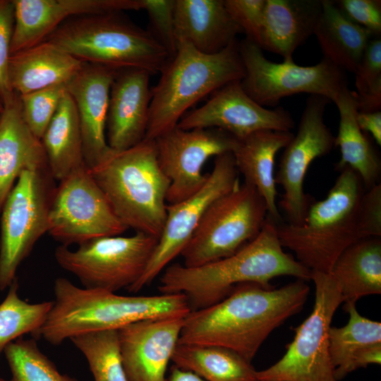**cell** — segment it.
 <instances>
[{"mask_svg":"<svg viewBox=\"0 0 381 381\" xmlns=\"http://www.w3.org/2000/svg\"><path fill=\"white\" fill-rule=\"evenodd\" d=\"M309 289L298 279L277 289L239 284L218 303L191 310L179 343L224 347L251 362L271 332L301 310Z\"/></svg>","mask_w":381,"mask_h":381,"instance_id":"1","label":"cell"},{"mask_svg":"<svg viewBox=\"0 0 381 381\" xmlns=\"http://www.w3.org/2000/svg\"><path fill=\"white\" fill-rule=\"evenodd\" d=\"M277 224L267 216L260 234L234 254L195 267L174 264L166 267L158 286L163 294H181L190 311L214 305L241 284L272 287L270 281L279 276L310 279L311 272L280 243Z\"/></svg>","mask_w":381,"mask_h":381,"instance_id":"2","label":"cell"},{"mask_svg":"<svg viewBox=\"0 0 381 381\" xmlns=\"http://www.w3.org/2000/svg\"><path fill=\"white\" fill-rule=\"evenodd\" d=\"M55 300L34 336L56 346L90 332L119 329L146 319L186 317L190 308L181 294L122 296L102 289L74 285L68 279L54 281Z\"/></svg>","mask_w":381,"mask_h":381,"instance_id":"3","label":"cell"},{"mask_svg":"<svg viewBox=\"0 0 381 381\" xmlns=\"http://www.w3.org/2000/svg\"><path fill=\"white\" fill-rule=\"evenodd\" d=\"M89 170L128 229L159 239L170 181L160 168L154 140L145 138L121 151L111 149Z\"/></svg>","mask_w":381,"mask_h":381,"instance_id":"4","label":"cell"},{"mask_svg":"<svg viewBox=\"0 0 381 381\" xmlns=\"http://www.w3.org/2000/svg\"><path fill=\"white\" fill-rule=\"evenodd\" d=\"M237 39L219 53L205 54L184 40L152 89L145 139L155 140L176 127L194 104L245 75Z\"/></svg>","mask_w":381,"mask_h":381,"instance_id":"5","label":"cell"},{"mask_svg":"<svg viewBox=\"0 0 381 381\" xmlns=\"http://www.w3.org/2000/svg\"><path fill=\"white\" fill-rule=\"evenodd\" d=\"M340 171L327 197L311 202L300 224L277 225L282 246L293 251L296 260L310 272L329 274L340 254L362 239L358 208L363 184L350 167Z\"/></svg>","mask_w":381,"mask_h":381,"instance_id":"6","label":"cell"},{"mask_svg":"<svg viewBox=\"0 0 381 381\" xmlns=\"http://www.w3.org/2000/svg\"><path fill=\"white\" fill-rule=\"evenodd\" d=\"M46 40L83 63L115 71L138 68L152 75L160 73L170 59L148 31L121 12L72 17Z\"/></svg>","mask_w":381,"mask_h":381,"instance_id":"7","label":"cell"},{"mask_svg":"<svg viewBox=\"0 0 381 381\" xmlns=\"http://www.w3.org/2000/svg\"><path fill=\"white\" fill-rule=\"evenodd\" d=\"M267 216L257 190L240 183L207 209L181 253L183 265L199 267L234 254L260 234Z\"/></svg>","mask_w":381,"mask_h":381,"instance_id":"8","label":"cell"},{"mask_svg":"<svg viewBox=\"0 0 381 381\" xmlns=\"http://www.w3.org/2000/svg\"><path fill=\"white\" fill-rule=\"evenodd\" d=\"M48 166L23 170L1 212L0 290L16 279L21 262L48 231L56 186Z\"/></svg>","mask_w":381,"mask_h":381,"instance_id":"9","label":"cell"},{"mask_svg":"<svg viewBox=\"0 0 381 381\" xmlns=\"http://www.w3.org/2000/svg\"><path fill=\"white\" fill-rule=\"evenodd\" d=\"M310 279L315 289L311 313L294 328L283 357L257 371L258 381H338L329 353V331L343 297L330 274L312 271Z\"/></svg>","mask_w":381,"mask_h":381,"instance_id":"10","label":"cell"},{"mask_svg":"<svg viewBox=\"0 0 381 381\" xmlns=\"http://www.w3.org/2000/svg\"><path fill=\"white\" fill-rule=\"evenodd\" d=\"M157 241L140 232L131 236H104L85 241L75 250L61 245L54 257L83 288L116 292L128 289L140 278Z\"/></svg>","mask_w":381,"mask_h":381,"instance_id":"11","label":"cell"},{"mask_svg":"<svg viewBox=\"0 0 381 381\" xmlns=\"http://www.w3.org/2000/svg\"><path fill=\"white\" fill-rule=\"evenodd\" d=\"M238 48L245 70L242 87L262 107L276 106L284 97L301 93L334 102L348 86L346 71L325 58L304 66L294 61H271L258 45L246 38L239 42Z\"/></svg>","mask_w":381,"mask_h":381,"instance_id":"12","label":"cell"},{"mask_svg":"<svg viewBox=\"0 0 381 381\" xmlns=\"http://www.w3.org/2000/svg\"><path fill=\"white\" fill-rule=\"evenodd\" d=\"M126 229L86 166L72 172L56 187L47 232L62 246L118 236Z\"/></svg>","mask_w":381,"mask_h":381,"instance_id":"13","label":"cell"},{"mask_svg":"<svg viewBox=\"0 0 381 381\" xmlns=\"http://www.w3.org/2000/svg\"><path fill=\"white\" fill-rule=\"evenodd\" d=\"M240 184L232 152L215 157L204 186L189 198L167 206V217L155 250L140 278L130 288L138 292L149 285L189 241L209 206Z\"/></svg>","mask_w":381,"mask_h":381,"instance_id":"14","label":"cell"},{"mask_svg":"<svg viewBox=\"0 0 381 381\" xmlns=\"http://www.w3.org/2000/svg\"><path fill=\"white\" fill-rule=\"evenodd\" d=\"M330 102L325 97L310 95L306 102L297 132L284 148L274 179L276 184L284 190L279 205L288 224H300L311 203L310 196L303 190L309 166L334 147L335 136L324 119L326 107Z\"/></svg>","mask_w":381,"mask_h":381,"instance_id":"15","label":"cell"},{"mask_svg":"<svg viewBox=\"0 0 381 381\" xmlns=\"http://www.w3.org/2000/svg\"><path fill=\"white\" fill-rule=\"evenodd\" d=\"M158 162L170 181L167 202H179L198 192L208 174L202 172L213 156L233 152L238 140L217 128L184 130L177 126L154 140Z\"/></svg>","mask_w":381,"mask_h":381,"instance_id":"16","label":"cell"},{"mask_svg":"<svg viewBox=\"0 0 381 381\" xmlns=\"http://www.w3.org/2000/svg\"><path fill=\"white\" fill-rule=\"evenodd\" d=\"M294 125L288 110L261 106L245 92L241 80H236L214 92L202 106L186 112L177 126L184 130L217 128L241 140L262 130L291 131Z\"/></svg>","mask_w":381,"mask_h":381,"instance_id":"17","label":"cell"},{"mask_svg":"<svg viewBox=\"0 0 381 381\" xmlns=\"http://www.w3.org/2000/svg\"><path fill=\"white\" fill-rule=\"evenodd\" d=\"M185 317L140 320L118 329L128 381H166Z\"/></svg>","mask_w":381,"mask_h":381,"instance_id":"18","label":"cell"},{"mask_svg":"<svg viewBox=\"0 0 381 381\" xmlns=\"http://www.w3.org/2000/svg\"><path fill=\"white\" fill-rule=\"evenodd\" d=\"M14 26L11 54L46 39L66 20L78 16L143 10V0H12Z\"/></svg>","mask_w":381,"mask_h":381,"instance_id":"19","label":"cell"},{"mask_svg":"<svg viewBox=\"0 0 381 381\" xmlns=\"http://www.w3.org/2000/svg\"><path fill=\"white\" fill-rule=\"evenodd\" d=\"M117 71L85 64L66 84L78 116L84 160L91 169L109 152L106 124L109 92Z\"/></svg>","mask_w":381,"mask_h":381,"instance_id":"20","label":"cell"},{"mask_svg":"<svg viewBox=\"0 0 381 381\" xmlns=\"http://www.w3.org/2000/svg\"><path fill=\"white\" fill-rule=\"evenodd\" d=\"M151 74L143 69L117 71L112 82L107 117V142L121 151L145 138L152 98Z\"/></svg>","mask_w":381,"mask_h":381,"instance_id":"21","label":"cell"},{"mask_svg":"<svg viewBox=\"0 0 381 381\" xmlns=\"http://www.w3.org/2000/svg\"><path fill=\"white\" fill-rule=\"evenodd\" d=\"M47 166L41 140L26 125L20 96L16 93L0 113V214L21 172Z\"/></svg>","mask_w":381,"mask_h":381,"instance_id":"22","label":"cell"},{"mask_svg":"<svg viewBox=\"0 0 381 381\" xmlns=\"http://www.w3.org/2000/svg\"><path fill=\"white\" fill-rule=\"evenodd\" d=\"M174 22L176 42L205 54L220 52L242 32L224 0H175Z\"/></svg>","mask_w":381,"mask_h":381,"instance_id":"23","label":"cell"},{"mask_svg":"<svg viewBox=\"0 0 381 381\" xmlns=\"http://www.w3.org/2000/svg\"><path fill=\"white\" fill-rule=\"evenodd\" d=\"M294 137L291 131L262 130L238 140L233 151L236 167L265 200L268 216L278 225L282 218L277 205L274 158Z\"/></svg>","mask_w":381,"mask_h":381,"instance_id":"24","label":"cell"},{"mask_svg":"<svg viewBox=\"0 0 381 381\" xmlns=\"http://www.w3.org/2000/svg\"><path fill=\"white\" fill-rule=\"evenodd\" d=\"M84 63L45 40L10 55L8 78L12 90L24 95L56 84H66Z\"/></svg>","mask_w":381,"mask_h":381,"instance_id":"25","label":"cell"},{"mask_svg":"<svg viewBox=\"0 0 381 381\" xmlns=\"http://www.w3.org/2000/svg\"><path fill=\"white\" fill-rule=\"evenodd\" d=\"M344 309L347 324L329 331V353L338 381L358 368L381 363V322L361 315L356 303H346Z\"/></svg>","mask_w":381,"mask_h":381,"instance_id":"26","label":"cell"},{"mask_svg":"<svg viewBox=\"0 0 381 381\" xmlns=\"http://www.w3.org/2000/svg\"><path fill=\"white\" fill-rule=\"evenodd\" d=\"M322 0H266L262 49L293 62L296 49L313 35Z\"/></svg>","mask_w":381,"mask_h":381,"instance_id":"27","label":"cell"},{"mask_svg":"<svg viewBox=\"0 0 381 381\" xmlns=\"http://www.w3.org/2000/svg\"><path fill=\"white\" fill-rule=\"evenodd\" d=\"M339 114L338 133L334 146L341 152V159L335 169L348 167L358 174L365 188L379 183L381 174L380 156L371 140L359 128L356 114L357 104L353 91L344 87L334 101Z\"/></svg>","mask_w":381,"mask_h":381,"instance_id":"28","label":"cell"},{"mask_svg":"<svg viewBox=\"0 0 381 381\" xmlns=\"http://www.w3.org/2000/svg\"><path fill=\"white\" fill-rule=\"evenodd\" d=\"M337 283L344 303L381 294V240L365 238L346 248L329 273Z\"/></svg>","mask_w":381,"mask_h":381,"instance_id":"29","label":"cell"},{"mask_svg":"<svg viewBox=\"0 0 381 381\" xmlns=\"http://www.w3.org/2000/svg\"><path fill=\"white\" fill-rule=\"evenodd\" d=\"M322 13L313 35L322 58L354 73L373 35L349 19L334 1L322 0Z\"/></svg>","mask_w":381,"mask_h":381,"instance_id":"30","label":"cell"},{"mask_svg":"<svg viewBox=\"0 0 381 381\" xmlns=\"http://www.w3.org/2000/svg\"><path fill=\"white\" fill-rule=\"evenodd\" d=\"M40 140L55 180L61 181L86 166L77 110L67 90Z\"/></svg>","mask_w":381,"mask_h":381,"instance_id":"31","label":"cell"},{"mask_svg":"<svg viewBox=\"0 0 381 381\" xmlns=\"http://www.w3.org/2000/svg\"><path fill=\"white\" fill-rule=\"evenodd\" d=\"M171 361L205 381H258L250 362L219 346L178 343Z\"/></svg>","mask_w":381,"mask_h":381,"instance_id":"32","label":"cell"},{"mask_svg":"<svg viewBox=\"0 0 381 381\" xmlns=\"http://www.w3.org/2000/svg\"><path fill=\"white\" fill-rule=\"evenodd\" d=\"M70 340L86 358L95 381H128L118 330L90 332L75 335Z\"/></svg>","mask_w":381,"mask_h":381,"instance_id":"33","label":"cell"},{"mask_svg":"<svg viewBox=\"0 0 381 381\" xmlns=\"http://www.w3.org/2000/svg\"><path fill=\"white\" fill-rule=\"evenodd\" d=\"M18 290L16 279L0 303V352L25 334L34 337L52 307V301L28 303L20 297Z\"/></svg>","mask_w":381,"mask_h":381,"instance_id":"34","label":"cell"},{"mask_svg":"<svg viewBox=\"0 0 381 381\" xmlns=\"http://www.w3.org/2000/svg\"><path fill=\"white\" fill-rule=\"evenodd\" d=\"M11 370L9 381H78L61 374L39 349L35 339L20 337L3 350Z\"/></svg>","mask_w":381,"mask_h":381,"instance_id":"35","label":"cell"},{"mask_svg":"<svg viewBox=\"0 0 381 381\" xmlns=\"http://www.w3.org/2000/svg\"><path fill=\"white\" fill-rule=\"evenodd\" d=\"M66 92V84H56L19 95L24 121L41 140Z\"/></svg>","mask_w":381,"mask_h":381,"instance_id":"36","label":"cell"},{"mask_svg":"<svg viewBox=\"0 0 381 381\" xmlns=\"http://www.w3.org/2000/svg\"><path fill=\"white\" fill-rule=\"evenodd\" d=\"M175 0H143L147 13L149 33L164 47L169 58L176 52L174 22Z\"/></svg>","mask_w":381,"mask_h":381,"instance_id":"37","label":"cell"},{"mask_svg":"<svg viewBox=\"0 0 381 381\" xmlns=\"http://www.w3.org/2000/svg\"><path fill=\"white\" fill-rule=\"evenodd\" d=\"M224 1L229 16L246 34V38L262 49L266 0Z\"/></svg>","mask_w":381,"mask_h":381,"instance_id":"38","label":"cell"},{"mask_svg":"<svg viewBox=\"0 0 381 381\" xmlns=\"http://www.w3.org/2000/svg\"><path fill=\"white\" fill-rule=\"evenodd\" d=\"M14 26V7L12 0H0V95L4 104L16 95L8 78V63Z\"/></svg>","mask_w":381,"mask_h":381,"instance_id":"39","label":"cell"},{"mask_svg":"<svg viewBox=\"0 0 381 381\" xmlns=\"http://www.w3.org/2000/svg\"><path fill=\"white\" fill-rule=\"evenodd\" d=\"M334 3L351 21L368 30L373 36L380 37V0H339L334 1Z\"/></svg>","mask_w":381,"mask_h":381,"instance_id":"40","label":"cell"},{"mask_svg":"<svg viewBox=\"0 0 381 381\" xmlns=\"http://www.w3.org/2000/svg\"><path fill=\"white\" fill-rule=\"evenodd\" d=\"M356 93L362 94L381 83V39H370L355 72Z\"/></svg>","mask_w":381,"mask_h":381,"instance_id":"41","label":"cell"},{"mask_svg":"<svg viewBox=\"0 0 381 381\" xmlns=\"http://www.w3.org/2000/svg\"><path fill=\"white\" fill-rule=\"evenodd\" d=\"M358 229L361 238L381 236V184L363 193L358 208Z\"/></svg>","mask_w":381,"mask_h":381,"instance_id":"42","label":"cell"},{"mask_svg":"<svg viewBox=\"0 0 381 381\" xmlns=\"http://www.w3.org/2000/svg\"><path fill=\"white\" fill-rule=\"evenodd\" d=\"M356 121L364 133H370L378 145H381V111L358 112Z\"/></svg>","mask_w":381,"mask_h":381,"instance_id":"43","label":"cell"},{"mask_svg":"<svg viewBox=\"0 0 381 381\" xmlns=\"http://www.w3.org/2000/svg\"><path fill=\"white\" fill-rule=\"evenodd\" d=\"M166 381H205L196 374L173 365Z\"/></svg>","mask_w":381,"mask_h":381,"instance_id":"44","label":"cell"},{"mask_svg":"<svg viewBox=\"0 0 381 381\" xmlns=\"http://www.w3.org/2000/svg\"><path fill=\"white\" fill-rule=\"evenodd\" d=\"M4 102H3V99L0 95V113L2 112V111L4 110Z\"/></svg>","mask_w":381,"mask_h":381,"instance_id":"45","label":"cell"},{"mask_svg":"<svg viewBox=\"0 0 381 381\" xmlns=\"http://www.w3.org/2000/svg\"><path fill=\"white\" fill-rule=\"evenodd\" d=\"M0 381H9V380H5L4 378L0 377Z\"/></svg>","mask_w":381,"mask_h":381,"instance_id":"46","label":"cell"}]
</instances>
